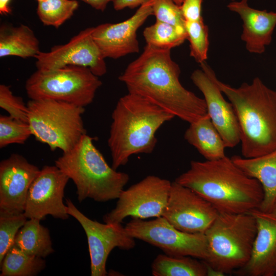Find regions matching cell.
<instances>
[{
	"mask_svg": "<svg viewBox=\"0 0 276 276\" xmlns=\"http://www.w3.org/2000/svg\"><path fill=\"white\" fill-rule=\"evenodd\" d=\"M78 7L76 0H47L38 2L37 14L44 25L58 28L73 15Z\"/></svg>",
	"mask_w": 276,
	"mask_h": 276,
	"instance_id": "obj_27",
	"label": "cell"
},
{
	"mask_svg": "<svg viewBox=\"0 0 276 276\" xmlns=\"http://www.w3.org/2000/svg\"><path fill=\"white\" fill-rule=\"evenodd\" d=\"M232 1H235V0H231Z\"/></svg>",
	"mask_w": 276,
	"mask_h": 276,
	"instance_id": "obj_40",
	"label": "cell"
},
{
	"mask_svg": "<svg viewBox=\"0 0 276 276\" xmlns=\"http://www.w3.org/2000/svg\"><path fill=\"white\" fill-rule=\"evenodd\" d=\"M179 66L171 50L146 45L119 79L128 93L143 97L175 117L189 123L208 114L204 99L187 89L179 80Z\"/></svg>",
	"mask_w": 276,
	"mask_h": 276,
	"instance_id": "obj_1",
	"label": "cell"
},
{
	"mask_svg": "<svg viewBox=\"0 0 276 276\" xmlns=\"http://www.w3.org/2000/svg\"><path fill=\"white\" fill-rule=\"evenodd\" d=\"M202 0H183L180 6L185 21H196L201 18Z\"/></svg>",
	"mask_w": 276,
	"mask_h": 276,
	"instance_id": "obj_33",
	"label": "cell"
},
{
	"mask_svg": "<svg viewBox=\"0 0 276 276\" xmlns=\"http://www.w3.org/2000/svg\"><path fill=\"white\" fill-rule=\"evenodd\" d=\"M69 177L56 166H44L29 190L24 214L28 219H43L51 215L62 220L68 218L63 203Z\"/></svg>",
	"mask_w": 276,
	"mask_h": 276,
	"instance_id": "obj_14",
	"label": "cell"
},
{
	"mask_svg": "<svg viewBox=\"0 0 276 276\" xmlns=\"http://www.w3.org/2000/svg\"><path fill=\"white\" fill-rule=\"evenodd\" d=\"M175 181L199 195L219 213H249L259 209L264 198L260 182L226 156L213 160H192L189 169Z\"/></svg>",
	"mask_w": 276,
	"mask_h": 276,
	"instance_id": "obj_2",
	"label": "cell"
},
{
	"mask_svg": "<svg viewBox=\"0 0 276 276\" xmlns=\"http://www.w3.org/2000/svg\"><path fill=\"white\" fill-rule=\"evenodd\" d=\"M184 137L206 160H216L225 156L226 147L208 114L190 123Z\"/></svg>",
	"mask_w": 276,
	"mask_h": 276,
	"instance_id": "obj_21",
	"label": "cell"
},
{
	"mask_svg": "<svg viewBox=\"0 0 276 276\" xmlns=\"http://www.w3.org/2000/svg\"><path fill=\"white\" fill-rule=\"evenodd\" d=\"M94 27L81 31L69 42L53 47L47 52L40 51L35 56L38 70L46 71L67 65L89 68L98 77L107 72L105 58L92 36Z\"/></svg>",
	"mask_w": 276,
	"mask_h": 276,
	"instance_id": "obj_12",
	"label": "cell"
},
{
	"mask_svg": "<svg viewBox=\"0 0 276 276\" xmlns=\"http://www.w3.org/2000/svg\"><path fill=\"white\" fill-rule=\"evenodd\" d=\"M67 213L83 227L87 237L90 258L91 276L107 274L106 264L110 252L116 247L129 250L135 246V239L121 223H101L80 211L69 199H66Z\"/></svg>",
	"mask_w": 276,
	"mask_h": 276,
	"instance_id": "obj_11",
	"label": "cell"
},
{
	"mask_svg": "<svg viewBox=\"0 0 276 276\" xmlns=\"http://www.w3.org/2000/svg\"><path fill=\"white\" fill-rule=\"evenodd\" d=\"M93 7L96 10L104 11L108 3L111 0H80Z\"/></svg>",
	"mask_w": 276,
	"mask_h": 276,
	"instance_id": "obj_35",
	"label": "cell"
},
{
	"mask_svg": "<svg viewBox=\"0 0 276 276\" xmlns=\"http://www.w3.org/2000/svg\"><path fill=\"white\" fill-rule=\"evenodd\" d=\"M43 259L29 255L13 244L0 263V275H36L45 267V261Z\"/></svg>",
	"mask_w": 276,
	"mask_h": 276,
	"instance_id": "obj_25",
	"label": "cell"
},
{
	"mask_svg": "<svg viewBox=\"0 0 276 276\" xmlns=\"http://www.w3.org/2000/svg\"><path fill=\"white\" fill-rule=\"evenodd\" d=\"M191 256H171L159 254L151 265L154 276H206L210 269L202 260Z\"/></svg>",
	"mask_w": 276,
	"mask_h": 276,
	"instance_id": "obj_24",
	"label": "cell"
},
{
	"mask_svg": "<svg viewBox=\"0 0 276 276\" xmlns=\"http://www.w3.org/2000/svg\"><path fill=\"white\" fill-rule=\"evenodd\" d=\"M102 82L86 67L67 65L37 70L27 80L26 93L31 100L52 99L85 107L93 102Z\"/></svg>",
	"mask_w": 276,
	"mask_h": 276,
	"instance_id": "obj_8",
	"label": "cell"
},
{
	"mask_svg": "<svg viewBox=\"0 0 276 276\" xmlns=\"http://www.w3.org/2000/svg\"><path fill=\"white\" fill-rule=\"evenodd\" d=\"M270 212L276 217V199Z\"/></svg>",
	"mask_w": 276,
	"mask_h": 276,
	"instance_id": "obj_37",
	"label": "cell"
},
{
	"mask_svg": "<svg viewBox=\"0 0 276 276\" xmlns=\"http://www.w3.org/2000/svg\"><path fill=\"white\" fill-rule=\"evenodd\" d=\"M217 83L232 104L240 128L241 152L245 158L266 154L276 149V90L258 77L237 88Z\"/></svg>",
	"mask_w": 276,
	"mask_h": 276,
	"instance_id": "obj_4",
	"label": "cell"
},
{
	"mask_svg": "<svg viewBox=\"0 0 276 276\" xmlns=\"http://www.w3.org/2000/svg\"><path fill=\"white\" fill-rule=\"evenodd\" d=\"M218 214V211L199 195L174 181L172 182L162 217L181 231L204 233Z\"/></svg>",
	"mask_w": 276,
	"mask_h": 276,
	"instance_id": "obj_13",
	"label": "cell"
},
{
	"mask_svg": "<svg viewBox=\"0 0 276 276\" xmlns=\"http://www.w3.org/2000/svg\"><path fill=\"white\" fill-rule=\"evenodd\" d=\"M147 0H111L113 7L116 11L122 10L125 8L133 9L142 5Z\"/></svg>",
	"mask_w": 276,
	"mask_h": 276,
	"instance_id": "obj_34",
	"label": "cell"
},
{
	"mask_svg": "<svg viewBox=\"0 0 276 276\" xmlns=\"http://www.w3.org/2000/svg\"><path fill=\"white\" fill-rule=\"evenodd\" d=\"M257 232L247 263L234 273L243 276L276 275V217L259 209L249 212Z\"/></svg>",
	"mask_w": 276,
	"mask_h": 276,
	"instance_id": "obj_18",
	"label": "cell"
},
{
	"mask_svg": "<svg viewBox=\"0 0 276 276\" xmlns=\"http://www.w3.org/2000/svg\"><path fill=\"white\" fill-rule=\"evenodd\" d=\"M32 135L28 123L10 116H0V148L12 144H22Z\"/></svg>",
	"mask_w": 276,
	"mask_h": 276,
	"instance_id": "obj_29",
	"label": "cell"
},
{
	"mask_svg": "<svg viewBox=\"0 0 276 276\" xmlns=\"http://www.w3.org/2000/svg\"><path fill=\"white\" fill-rule=\"evenodd\" d=\"M37 1L38 2H44V1H46L47 0H37Z\"/></svg>",
	"mask_w": 276,
	"mask_h": 276,
	"instance_id": "obj_39",
	"label": "cell"
},
{
	"mask_svg": "<svg viewBox=\"0 0 276 276\" xmlns=\"http://www.w3.org/2000/svg\"><path fill=\"white\" fill-rule=\"evenodd\" d=\"M0 107L9 116L17 120L28 123V108L23 99L13 94L10 86L0 85Z\"/></svg>",
	"mask_w": 276,
	"mask_h": 276,
	"instance_id": "obj_32",
	"label": "cell"
},
{
	"mask_svg": "<svg viewBox=\"0 0 276 276\" xmlns=\"http://www.w3.org/2000/svg\"><path fill=\"white\" fill-rule=\"evenodd\" d=\"M152 4V0L146 1L124 21L105 23L94 27L92 36L105 58L116 59L139 52L136 32L153 15Z\"/></svg>",
	"mask_w": 276,
	"mask_h": 276,
	"instance_id": "obj_16",
	"label": "cell"
},
{
	"mask_svg": "<svg viewBox=\"0 0 276 276\" xmlns=\"http://www.w3.org/2000/svg\"><path fill=\"white\" fill-rule=\"evenodd\" d=\"M143 36L146 45L166 50H171L180 45L187 38L186 31L157 20L153 25L144 29Z\"/></svg>",
	"mask_w": 276,
	"mask_h": 276,
	"instance_id": "obj_26",
	"label": "cell"
},
{
	"mask_svg": "<svg viewBox=\"0 0 276 276\" xmlns=\"http://www.w3.org/2000/svg\"><path fill=\"white\" fill-rule=\"evenodd\" d=\"M248 0L232 1L227 6L229 10L237 13L243 20L241 39L248 52L262 54L272 40L276 26V12H267L250 7Z\"/></svg>",
	"mask_w": 276,
	"mask_h": 276,
	"instance_id": "obj_19",
	"label": "cell"
},
{
	"mask_svg": "<svg viewBox=\"0 0 276 276\" xmlns=\"http://www.w3.org/2000/svg\"><path fill=\"white\" fill-rule=\"evenodd\" d=\"M153 15L156 20L170 24L186 31V21L180 6L173 0H152Z\"/></svg>",
	"mask_w": 276,
	"mask_h": 276,
	"instance_id": "obj_31",
	"label": "cell"
},
{
	"mask_svg": "<svg viewBox=\"0 0 276 276\" xmlns=\"http://www.w3.org/2000/svg\"><path fill=\"white\" fill-rule=\"evenodd\" d=\"M40 171L18 154L1 162L0 214L24 213L29 190Z\"/></svg>",
	"mask_w": 276,
	"mask_h": 276,
	"instance_id": "obj_17",
	"label": "cell"
},
{
	"mask_svg": "<svg viewBox=\"0 0 276 276\" xmlns=\"http://www.w3.org/2000/svg\"><path fill=\"white\" fill-rule=\"evenodd\" d=\"M185 28L190 42V56L201 63L208 58L209 29L203 18L196 21H186Z\"/></svg>",
	"mask_w": 276,
	"mask_h": 276,
	"instance_id": "obj_28",
	"label": "cell"
},
{
	"mask_svg": "<svg viewBox=\"0 0 276 276\" xmlns=\"http://www.w3.org/2000/svg\"><path fill=\"white\" fill-rule=\"evenodd\" d=\"M231 158L247 175L261 184L264 198L259 209L270 212L276 199V149L256 157L235 155Z\"/></svg>",
	"mask_w": 276,
	"mask_h": 276,
	"instance_id": "obj_20",
	"label": "cell"
},
{
	"mask_svg": "<svg viewBox=\"0 0 276 276\" xmlns=\"http://www.w3.org/2000/svg\"><path fill=\"white\" fill-rule=\"evenodd\" d=\"M171 184L155 175L146 176L121 192L114 208L104 216V222L121 223L128 217L142 219L162 217Z\"/></svg>",
	"mask_w": 276,
	"mask_h": 276,
	"instance_id": "obj_10",
	"label": "cell"
},
{
	"mask_svg": "<svg viewBox=\"0 0 276 276\" xmlns=\"http://www.w3.org/2000/svg\"><path fill=\"white\" fill-rule=\"evenodd\" d=\"M93 140L84 134L73 148L55 160V166L73 181L79 202L88 198L98 202L117 199L129 175L110 167Z\"/></svg>",
	"mask_w": 276,
	"mask_h": 276,
	"instance_id": "obj_5",
	"label": "cell"
},
{
	"mask_svg": "<svg viewBox=\"0 0 276 276\" xmlns=\"http://www.w3.org/2000/svg\"><path fill=\"white\" fill-rule=\"evenodd\" d=\"M175 117L147 99L128 93L121 97L112 115L108 145L115 170L138 154L152 153L156 133Z\"/></svg>",
	"mask_w": 276,
	"mask_h": 276,
	"instance_id": "obj_3",
	"label": "cell"
},
{
	"mask_svg": "<svg viewBox=\"0 0 276 276\" xmlns=\"http://www.w3.org/2000/svg\"><path fill=\"white\" fill-rule=\"evenodd\" d=\"M174 3L178 6H180L183 0H173Z\"/></svg>",
	"mask_w": 276,
	"mask_h": 276,
	"instance_id": "obj_38",
	"label": "cell"
},
{
	"mask_svg": "<svg viewBox=\"0 0 276 276\" xmlns=\"http://www.w3.org/2000/svg\"><path fill=\"white\" fill-rule=\"evenodd\" d=\"M27 106L32 135L52 151H69L86 133L84 107L52 99H30Z\"/></svg>",
	"mask_w": 276,
	"mask_h": 276,
	"instance_id": "obj_7",
	"label": "cell"
},
{
	"mask_svg": "<svg viewBox=\"0 0 276 276\" xmlns=\"http://www.w3.org/2000/svg\"><path fill=\"white\" fill-rule=\"evenodd\" d=\"M11 0H0L1 15H8L11 13L12 10L10 7Z\"/></svg>",
	"mask_w": 276,
	"mask_h": 276,
	"instance_id": "obj_36",
	"label": "cell"
},
{
	"mask_svg": "<svg viewBox=\"0 0 276 276\" xmlns=\"http://www.w3.org/2000/svg\"><path fill=\"white\" fill-rule=\"evenodd\" d=\"M39 41L28 26L3 24L0 27V57H34L40 51Z\"/></svg>",
	"mask_w": 276,
	"mask_h": 276,
	"instance_id": "obj_22",
	"label": "cell"
},
{
	"mask_svg": "<svg viewBox=\"0 0 276 276\" xmlns=\"http://www.w3.org/2000/svg\"><path fill=\"white\" fill-rule=\"evenodd\" d=\"M134 239L147 242L171 256H191L205 261L208 246L204 233L181 231L163 217L151 220L132 218L125 226Z\"/></svg>",
	"mask_w": 276,
	"mask_h": 276,
	"instance_id": "obj_9",
	"label": "cell"
},
{
	"mask_svg": "<svg viewBox=\"0 0 276 276\" xmlns=\"http://www.w3.org/2000/svg\"><path fill=\"white\" fill-rule=\"evenodd\" d=\"M37 219H29L18 232L14 244L25 252L45 258L54 250L48 228Z\"/></svg>",
	"mask_w": 276,
	"mask_h": 276,
	"instance_id": "obj_23",
	"label": "cell"
},
{
	"mask_svg": "<svg viewBox=\"0 0 276 276\" xmlns=\"http://www.w3.org/2000/svg\"><path fill=\"white\" fill-rule=\"evenodd\" d=\"M257 232L254 216L249 213H219L206 229L208 257L211 270L221 274L234 272L248 261Z\"/></svg>",
	"mask_w": 276,
	"mask_h": 276,
	"instance_id": "obj_6",
	"label": "cell"
},
{
	"mask_svg": "<svg viewBox=\"0 0 276 276\" xmlns=\"http://www.w3.org/2000/svg\"><path fill=\"white\" fill-rule=\"evenodd\" d=\"M200 65L201 69L192 73L191 80L203 94L208 114L226 147L233 148L240 142L239 123L233 107L224 98L212 69L205 61Z\"/></svg>",
	"mask_w": 276,
	"mask_h": 276,
	"instance_id": "obj_15",
	"label": "cell"
},
{
	"mask_svg": "<svg viewBox=\"0 0 276 276\" xmlns=\"http://www.w3.org/2000/svg\"><path fill=\"white\" fill-rule=\"evenodd\" d=\"M27 219L24 213L10 215L0 214V263L14 244L18 232Z\"/></svg>",
	"mask_w": 276,
	"mask_h": 276,
	"instance_id": "obj_30",
	"label": "cell"
}]
</instances>
